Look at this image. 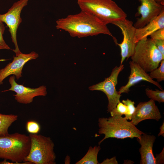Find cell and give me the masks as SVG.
Segmentation results:
<instances>
[{"instance_id":"obj_23","label":"cell","mask_w":164,"mask_h":164,"mask_svg":"<svg viewBox=\"0 0 164 164\" xmlns=\"http://www.w3.org/2000/svg\"><path fill=\"white\" fill-rule=\"evenodd\" d=\"M3 23L0 21V50H10V47L3 39V35L5 30V27Z\"/></svg>"},{"instance_id":"obj_6","label":"cell","mask_w":164,"mask_h":164,"mask_svg":"<svg viewBox=\"0 0 164 164\" xmlns=\"http://www.w3.org/2000/svg\"><path fill=\"white\" fill-rule=\"evenodd\" d=\"M132 61L136 63L147 73L158 67L164 56L157 48L152 39H143L136 44L134 51L131 57Z\"/></svg>"},{"instance_id":"obj_21","label":"cell","mask_w":164,"mask_h":164,"mask_svg":"<svg viewBox=\"0 0 164 164\" xmlns=\"http://www.w3.org/2000/svg\"><path fill=\"white\" fill-rule=\"evenodd\" d=\"M160 63L159 67L150 72L149 74L152 79H155L158 83L164 80V60Z\"/></svg>"},{"instance_id":"obj_2","label":"cell","mask_w":164,"mask_h":164,"mask_svg":"<svg viewBox=\"0 0 164 164\" xmlns=\"http://www.w3.org/2000/svg\"><path fill=\"white\" fill-rule=\"evenodd\" d=\"M100 134H104V137L98 142L99 145L108 138L125 139L126 138H139L144 133L139 130L131 121L125 117L114 116L108 118H100L98 120Z\"/></svg>"},{"instance_id":"obj_14","label":"cell","mask_w":164,"mask_h":164,"mask_svg":"<svg viewBox=\"0 0 164 164\" xmlns=\"http://www.w3.org/2000/svg\"><path fill=\"white\" fill-rule=\"evenodd\" d=\"M129 63L131 69L130 74L127 84L120 88L118 92L120 94L122 93H128L129 91L130 88L132 86L142 80L152 83L161 90H163L162 87L159 83L152 79L149 74L137 63L132 61H130Z\"/></svg>"},{"instance_id":"obj_20","label":"cell","mask_w":164,"mask_h":164,"mask_svg":"<svg viewBox=\"0 0 164 164\" xmlns=\"http://www.w3.org/2000/svg\"><path fill=\"white\" fill-rule=\"evenodd\" d=\"M146 94L147 97L154 101H156L159 103L164 102V91L156 89L154 91L149 88L145 89Z\"/></svg>"},{"instance_id":"obj_30","label":"cell","mask_w":164,"mask_h":164,"mask_svg":"<svg viewBox=\"0 0 164 164\" xmlns=\"http://www.w3.org/2000/svg\"><path fill=\"white\" fill-rule=\"evenodd\" d=\"M70 156L67 155L65 159V164H70Z\"/></svg>"},{"instance_id":"obj_22","label":"cell","mask_w":164,"mask_h":164,"mask_svg":"<svg viewBox=\"0 0 164 164\" xmlns=\"http://www.w3.org/2000/svg\"><path fill=\"white\" fill-rule=\"evenodd\" d=\"M26 128L28 132L31 134H37L40 130L39 124L33 121H28L26 123Z\"/></svg>"},{"instance_id":"obj_1","label":"cell","mask_w":164,"mask_h":164,"mask_svg":"<svg viewBox=\"0 0 164 164\" xmlns=\"http://www.w3.org/2000/svg\"><path fill=\"white\" fill-rule=\"evenodd\" d=\"M56 24L57 29L67 32L73 37L80 38L100 34L113 37L107 25L92 14L83 10L58 19Z\"/></svg>"},{"instance_id":"obj_29","label":"cell","mask_w":164,"mask_h":164,"mask_svg":"<svg viewBox=\"0 0 164 164\" xmlns=\"http://www.w3.org/2000/svg\"><path fill=\"white\" fill-rule=\"evenodd\" d=\"M160 131L158 134V136H159L160 135H162L164 137V122H163L162 125L160 128Z\"/></svg>"},{"instance_id":"obj_27","label":"cell","mask_w":164,"mask_h":164,"mask_svg":"<svg viewBox=\"0 0 164 164\" xmlns=\"http://www.w3.org/2000/svg\"><path fill=\"white\" fill-rule=\"evenodd\" d=\"M101 164H118V162L116 160L115 157H114L110 159L108 158L104 160V161L100 163Z\"/></svg>"},{"instance_id":"obj_17","label":"cell","mask_w":164,"mask_h":164,"mask_svg":"<svg viewBox=\"0 0 164 164\" xmlns=\"http://www.w3.org/2000/svg\"><path fill=\"white\" fill-rule=\"evenodd\" d=\"M135 102L129 99L120 101L110 113L111 116L125 115L127 120H131L135 110Z\"/></svg>"},{"instance_id":"obj_28","label":"cell","mask_w":164,"mask_h":164,"mask_svg":"<svg viewBox=\"0 0 164 164\" xmlns=\"http://www.w3.org/2000/svg\"><path fill=\"white\" fill-rule=\"evenodd\" d=\"M32 164V163L29 162H24V163H17L15 162H9L6 161V160L4 159V160L2 162H0V164Z\"/></svg>"},{"instance_id":"obj_19","label":"cell","mask_w":164,"mask_h":164,"mask_svg":"<svg viewBox=\"0 0 164 164\" xmlns=\"http://www.w3.org/2000/svg\"><path fill=\"white\" fill-rule=\"evenodd\" d=\"M18 117V116L16 115L0 113V137L9 134L8 129L9 127L17 120Z\"/></svg>"},{"instance_id":"obj_9","label":"cell","mask_w":164,"mask_h":164,"mask_svg":"<svg viewBox=\"0 0 164 164\" xmlns=\"http://www.w3.org/2000/svg\"><path fill=\"white\" fill-rule=\"evenodd\" d=\"M29 0H19L14 3L8 11L0 14V21L5 23L9 28L12 42L15 48L13 51L17 56L22 53L19 49L17 40V31L22 22L20 14L23 8L27 4Z\"/></svg>"},{"instance_id":"obj_13","label":"cell","mask_w":164,"mask_h":164,"mask_svg":"<svg viewBox=\"0 0 164 164\" xmlns=\"http://www.w3.org/2000/svg\"><path fill=\"white\" fill-rule=\"evenodd\" d=\"M161 118L160 113L155 101L150 99L148 101L138 103L135 107L131 121L135 126L145 120L154 119L159 121Z\"/></svg>"},{"instance_id":"obj_16","label":"cell","mask_w":164,"mask_h":164,"mask_svg":"<svg viewBox=\"0 0 164 164\" xmlns=\"http://www.w3.org/2000/svg\"><path fill=\"white\" fill-rule=\"evenodd\" d=\"M164 28V8L157 16L150 21L144 27L136 29L134 41L136 43L143 39L147 38L156 30Z\"/></svg>"},{"instance_id":"obj_25","label":"cell","mask_w":164,"mask_h":164,"mask_svg":"<svg viewBox=\"0 0 164 164\" xmlns=\"http://www.w3.org/2000/svg\"><path fill=\"white\" fill-rule=\"evenodd\" d=\"M151 39L158 50L164 56V40Z\"/></svg>"},{"instance_id":"obj_15","label":"cell","mask_w":164,"mask_h":164,"mask_svg":"<svg viewBox=\"0 0 164 164\" xmlns=\"http://www.w3.org/2000/svg\"><path fill=\"white\" fill-rule=\"evenodd\" d=\"M156 137L143 133L139 138H137L138 142L141 145L139 149L141 159V164H156L155 158L153 154L152 148Z\"/></svg>"},{"instance_id":"obj_24","label":"cell","mask_w":164,"mask_h":164,"mask_svg":"<svg viewBox=\"0 0 164 164\" xmlns=\"http://www.w3.org/2000/svg\"><path fill=\"white\" fill-rule=\"evenodd\" d=\"M150 36L152 39L164 40V28L156 30Z\"/></svg>"},{"instance_id":"obj_5","label":"cell","mask_w":164,"mask_h":164,"mask_svg":"<svg viewBox=\"0 0 164 164\" xmlns=\"http://www.w3.org/2000/svg\"><path fill=\"white\" fill-rule=\"evenodd\" d=\"M31 147L24 162L35 164H55L56 155L54 143L50 137L30 134Z\"/></svg>"},{"instance_id":"obj_31","label":"cell","mask_w":164,"mask_h":164,"mask_svg":"<svg viewBox=\"0 0 164 164\" xmlns=\"http://www.w3.org/2000/svg\"><path fill=\"white\" fill-rule=\"evenodd\" d=\"M156 2L164 6V0H155Z\"/></svg>"},{"instance_id":"obj_3","label":"cell","mask_w":164,"mask_h":164,"mask_svg":"<svg viewBox=\"0 0 164 164\" xmlns=\"http://www.w3.org/2000/svg\"><path fill=\"white\" fill-rule=\"evenodd\" d=\"M31 147L29 135L15 133L0 137V159L21 163L28 155Z\"/></svg>"},{"instance_id":"obj_18","label":"cell","mask_w":164,"mask_h":164,"mask_svg":"<svg viewBox=\"0 0 164 164\" xmlns=\"http://www.w3.org/2000/svg\"><path fill=\"white\" fill-rule=\"evenodd\" d=\"M101 149L99 145L94 147L90 146L86 154L75 164H99L97 160V155Z\"/></svg>"},{"instance_id":"obj_26","label":"cell","mask_w":164,"mask_h":164,"mask_svg":"<svg viewBox=\"0 0 164 164\" xmlns=\"http://www.w3.org/2000/svg\"><path fill=\"white\" fill-rule=\"evenodd\" d=\"M164 149L162 152L159 154L157 155L155 158L156 164L164 163Z\"/></svg>"},{"instance_id":"obj_10","label":"cell","mask_w":164,"mask_h":164,"mask_svg":"<svg viewBox=\"0 0 164 164\" xmlns=\"http://www.w3.org/2000/svg\"><path fill=\"white\" fill-rule=\"evenodd\" d=\"M11 87L3 92L12 91L16 93L13 95L16 101L20 103L29 104L33 101V98L38 96H45L47 94L46 87L42 86L38 88H32L18 84L15 80L14 75L11 76L9 80Z\"/></svg>"},{"instance_id":"obj_7","label":"cell","mask_w":164,"mask_h":164,"mask_svg":"<svg viewBox=\"0 0 164 164\" xmlns=\"http://www.w3.org/2000/svg\"><path fill=\"white\" fill-rule=\"evenodd\" d=\"M124 68L123 64L115 66L112 69L109 77L105 78L104 81L89 88L90 90L101 91L106 95L108 101L107 110L108 112H110L115 108L120 101L121 94L116 90V86L118 84V75Z\"/></svg>"},{"instance_id":"obj_8","label":"cell","mask_w":164,"mask_h":164,"mask_svg":"<svg viewBox=\"0 0 164 164\" xmlns=\"http://www.w3.org/2000/svg\"><path fill=\"white\" fill-rule=\"evenodd\" d=\"M120 29L123 36L122 41L121 43L117 42L121 49V60L120 65L122 64L125 60L128 59L133 54L136 43L134 41L136 28L132 21L126 18L116 21L112 23Z\"/></svg>"},{"instance_id":"obj_11","label":"cell","mask_w":164,"mask_h":164,"mask_svg":"<svg viewBox=\"0 0 164 164\" xmlns=\"http://www.w3.org/2000/svg\"><path fill=\"white\" fill-rule=\"evenodd\" d=\"M141 5L138 8L136 16L141 15L137 19L134 26L136 29L142 28L157 16L164 8V6L155 0H138Z\"/></svg>"},{"instance_id":"obj_12","label":"cell","mask_w":164,"mask_h":164,"mask_svg":"<svg viewBox=\"0 0 164 164\" xmlns=\"http://www.w3.org/2000/svg\"><path fill=\"white\" fill-rule=\"evenodd\" d=\"M38 56V54L34 51L29 54L21 53L17 56H14L12 62L0 70V85L3 84L5 79L11 75H15L16 78L19 79L22 76V70L24 65L28 61L36 59Z\"/></svg>"},{"instance_id":"obj_4","label":"cell","mask_w":164,"mask_h":164,"mask_svg":"<svg viewBox=\"0 0 164 164\" xmlns=\"http://www.w3.org/2000/svg\"><path fill=\"white\" fill-rule=\"evenodd\" d=\"M81 10L90 13L106 25L126 18V13L112 0H78Z\"/></svg>"}]
</instances>
